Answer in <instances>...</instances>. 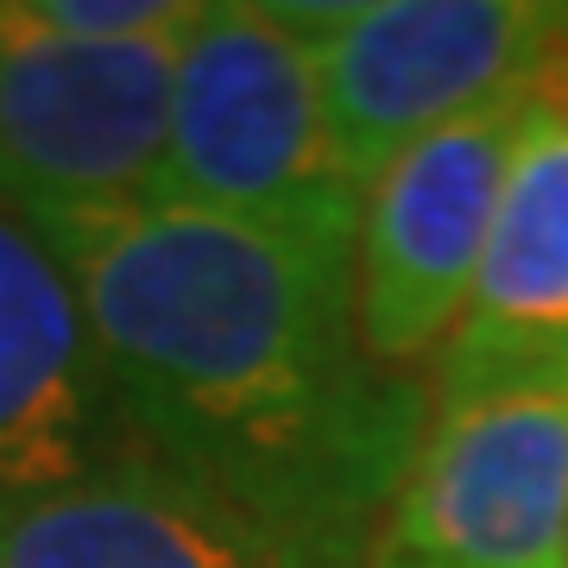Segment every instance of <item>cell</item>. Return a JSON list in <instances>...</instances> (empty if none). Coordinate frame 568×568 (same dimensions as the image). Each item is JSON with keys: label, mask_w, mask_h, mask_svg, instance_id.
Here are the masks:
<instances>
[{"label": "cell", "mask_w": 568, "mask_h": 568, "mask_svg": "<svg viewBox=\"0 0 568 568\" xmlns=\"http://www.w3.org/2000/svg\"><path fill=\"white\" fill-rule=\"evenodd\" d=\"M178 39H63L32 0H0V196L39 227L152 203Z\"/></svg>", "instance_id": "3"}, {"label": "cell", "mask_w": 568, "mask_h": 568, "mask_svg": "<svg viewBox=\"0 0 568 568\" xmlns=\"http://www.w3.org/2000/svg\"><path fill=\"white\" fill-rule=\"evenodd\" d=\"M0 568H366L234 493L126 448L70 487L0 499Z\"/></svg>", "instance_id": "7"}, {"label": "cell", "mask_w": 568, "mask_h": 568, "mask_svg": "<svg viewBox=\"0 0 568 568\" xmlns=\"http://www.w3.org/2000/svg\"><path fill=\"white\" fill-rule=\"evenodd\" d=\"M133 448L316 544L373 549L429 436V386L354 335V234L140 203L44 222Z\"/></svg>", "instance_id": "1"}, {"label": "cell", "mask_w": 568, "mask_h": 568, "mask_svg": "<svg viewBox=\"0 0 568 568\" xmlns=\"http://www.w3.org/2000/svg\"><path fill=\"white\" fill-rule=\"evenodd\" d=\"M126 448L70 265L0 196V499L70 487Z\"/></svg>", "instance_id": "8"}, {"label": "cell", "mask_w": 568, "mask_h": 568, "mask_svg": "<svg viewBox=\"0 0 568 568\" xmlns=\"http://www.w3.org/2000/svg\"><path fill=\"white\" fill-rule=\"evenodd\" d=\"M366 568H568V379L436 398Z\"/></svg>", "instance_id": "4"}, {"label": "cell", "mask_w": 568, "mask_h": 568, "mask_svg": "<svg viewBox=\"0 0 568 568\" xmlns=\"http://www.w3.org/2000/svg\"><path fill=\"white\" fill-rule=\"evenodd\" d=\"M518 102H493L417 140L373 178L354 234V335L386 373H417L462 328L518 140Z\"/></svg>", "instance_id": "5"}, {"label": "cell", "mask_w": 568, "mask_h": 568, "mask_svg": "<svg viewBox=\"0 0 568 568\" xmlns=\"http://www.w3.org/2000/svg\"><path fill=\"white\" fill-rule=\"evenodd\" d=\"M544 26V0H361L354 20L316 44L347 183L366 196L417 140L525 95Z\"/></svg>", "instance_id": "6"}, {"label": "cell", "mask_w": 568, "mask_h": 568, "mask_svg": "<svg viewBox=\"0 0 568 568\" xmlns=\"http://www.w3.org/2000/svg\"><path fill=\"white\" fill-rule=\"evenodd\" d=\"M429 379V405L518 379H568V95L518 102L480 284Z\"/></svg>", "instance_id": "9"}, {"label": "cell", "mask_w": 568, "mask_h": 568, "mask_svg": "<svg viewBox=\"0 0 568 568\" xmlns=\"http://www.w3.org/2000/svg\"><path fill=\"white\" fill-rule=\"evenodd\" d=\"M152 203L284 234H361L323 108V63L265 0H203L178 39L171 133Z\"/></svg>", "instance_id": "2"}]
</instances>
